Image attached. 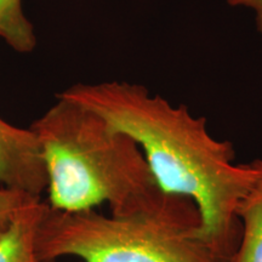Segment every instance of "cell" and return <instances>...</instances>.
<instances>
[{
    "label": "cell",
    "mask_w": 262,
    "mask_h": 262,
    "mask_svg": "<svg viewBox=\"0 0 262 262\" xmlns=\"http://www.w3.org/2000/svg\"><path fill=\"white\" fill-rule=\"evenodd\" d=\"M58 97L93 111L135 141L158 187L192 199L201 214L202 237L229 261L241 238L235 210L254 180V160L235 163L233 143L212 136L204 117L143 85L75 84Z\"/></svg>",
    "instance_id": "obj_1"
},
{
    "label": "cell",
    "mask_w": 262,
    "mask_h": 262,
    "mask_svg": "<svg viewBox=\"0 0 262 262\" xmlns=\"http://www.w3.org/2000/svg\"><path fill=\"white\" fill-rule=\"evenodd\" d=\"M49 176L50 208L111 214L133 210L159 191L140 146L93 111L57 96L32 124Z\"/></svg>",
    "instance_id": "obj_2"
},
{
    "label": "cell",
    "mask_w": 262,
    "mask_h": 262,
    "mask_svg": "<svg viewBox=\"0 0 262 262\" xmlns=\"http://www.w3.org/2000/svg\"><path fill=\"white\" fill-rule=\"evenodd\" d=\"M35 248L44 262L63 256L84 262H228L202 237L192 199L162 189L119 215L49 205Z\"/></svg>",
    "instance_id": "obj_3"
},
{
    "label": "cell",
    "mask_w": 262,
    "mask_h": 262,
    "mask_svg": "<svg viewBox=\"0 0 262 262\" xmlns=\"http://www.w3.org/2000/svg\"><path fill=\"white\" fill-rule=\"evenodd\" d=\"M0 185L35 198H40L49 186L47 164L34 131L11 125L2 118Z\"/></svg>",
    "instance_id": "obj_4"
},
{
    "label": "cell",
    "mask_w": 262,
    "mask_h": 262,
    "mask_svg": "<svg viewBox=\"0 0 262 262\" xmlns=\"http://www.w3.org/2000/svg\"><path fill=\"white\" fill-rule=\"evenodd\" d=\"M49 204L29 196L0 232V262H44L38 257V227Z\"/></svg>",
    "instance_id": "obj_5"
},
{
    "label": "cell",
    "mask_w": 262,
    "mask_h": 262,
    "mask_svg": "<svg viewBox=\"0 0 262 262\" xmlns=\"http://www.w3.org/2000/svg\"><path fill=\"white\" fill-rule=\"evenodd\" d=\"M254 162V180L235 210L241 224V238L228 262H262V158Z\"/></svg>",
    "instance_id": "obj_6"
},
{
    "label": "cell",
    "mask_w": 262,
    "mask_h": 262,
    "mask_svg": "<svg viewBox=\"0 0 262 262\" xmlns=\"http://www.w3.org/2000/svg\"><path fill=\"white\" fill-rule=\"evenodd\" d=\"M0 38L18 52L37 45L34 28L22 9V0H0Z\"/></svg>",
    "instance_id": "obj_7"
},
{
    "label": "cell",
    "mask_w": 262,
    "mask_h": 262,
    "mask_svg": "<svg viewBox=\"0 0 262 262\" xmlns=\"http://www.w3.org/2000/svg\"><path fill=\"white\" fill-rule=\"evenodd\" d=\"M31 195L0 188V228H5L19 205Z\"/></svg>",
    "instance_id": "obj_8"
},
{
    "label": "cell",
    "mask_w": 262,
    "mask_h": 262,
    "mask_svg": "<svg viewBox=\"0 0 262 262\" xmlns=\"http://www.w3.org/2000/svg\"><path fill=\"white\" fill-rule=\"evenodd\" d=\"M227 3L234 8H244L253 11L256 29L262 34V0H227Z\"/></svg>",
    "instance_id": "obj_9"
},
{
    "label": "cell",
    "mask_w": 262,
    "mask_h": 262,
    "mask_svg": "<svg viewBox=\"0 0 262 262\" xmlns=\"http://www.w3.org/2000/svg\"><path fill=\"white\" fill-rule=\"evenodd\" d=\"M0 232H2V229H0Z\"/></svg>",
    "instance_id": "obj_10"
},
{
    "label": "cell",
    "mask_w": 262,
    "mask_h": 262,
    "mask_svg": "<svg viewBox=\"0 0 262 262\" xmlns=\"http://www.w3.org/2000/svg\"><path fill=\"white\" fill-rule=\"evenodd\" d=\"M2 229H4V228H2Z\"/></svg>",
    "instance_id": "obj_11"
}]
</instances>
